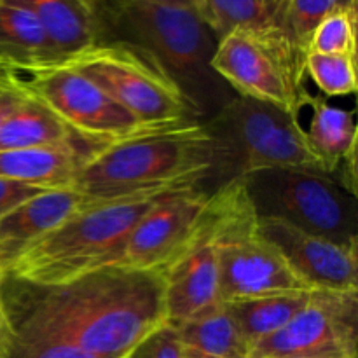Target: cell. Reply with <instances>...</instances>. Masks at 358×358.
I'll use <instances>...</instances> for the list:
<instances>
[{
    "label": "cell",
    "mask_w": 358,
    "mask_h": 358,
    "mask_svg": "<svg viewBox=\"0 0 358 358\" xmlns=\"http://www.w3.org/2000/svg\"><path fill=\"white\" fill-rule=\"evenodd\" d=\"M175 329L185 358H248L250 353V346L224 304Z\"/></svg>",
    "instance_id": "20"
},
{
    "label": "cell",
    "mask_w": 358,
    "mask_h": 358,
    "mask_svg": "<svg viewBox=\"0 0 358 358\" xmlns=\"http://www.w3.org/2000/svg\"><path fill=\"white\" fill-rule=\"evenodd\" d=\"M283 0H276V13H278V7H280V3H282Z\"/></svg>",
    "instance_id": "33"
},
{
    "label": "cell",
    "mask_w": 358,
    "mask_h": 358,
    "mask_svg": "<svg viewBox=\"0 0 358 358\" xmlns=\"http://www.w3.org/2000/svg\"><path fill=\"white\" fill-rule=\"evenodd\" d=\"M358 348V294L311 290L280 331L250 346L248 358H348Z\"/></svg>",
    "instance_id": "11"
},
{
    "label": "cell",
    "mask_w": 358,
    "mask_h": 358,
    "mask_svg": "<svg viewBox=\"0 0 358 358\" xmlns=\"http://www.w3.org/2000/svg\"><path fill=\"white\" fill-rule=\"evenodd\" d=\"M217 168V147L205 122L189 119L147 126L83 157L73 191L96 199L198 187Z\"/></svg>",
    "instance_id": "2"
},
{
    "label": "cell",
    "mask_w": 358,
    "mask_h": 358,
    "mask_svg": "<svg viewBox=\"0 0 358 358\" xmlns=\"http://www.w3.org/2000/svg\"><path fill=\"white\" fill-rule=\"evenodd\" d=\"M357 9L338 10L325 17L311 35L308 52L346 55L357 58Z\"/></svg>",
    "instance_id": "26"
},
{
    "label": "cell",
    "mask_w": 358,
    "mask_h": 358,
    "mask_svg": "<svg viewBox=\"0 0 358 358\" xmlns=\"http://www.w3.org/2000/svg\"><path fill=\"white\" fill-rule=\"evenodd\" d=\"M259 233L308 289L358 294V243H338L266 217H259Z\"/></svg>",
    "instance_id": "14"
},
{
    "label": "cell",
    "mask_w": 358,
    "mask_h": 358,
    "mask_svg": "<svg viewBox=\"0 0 358 358\" xmlns=\"http://www.w3.org/2000/svg\"><path fill=\"white\" fill-rule=\"evenodd\" d=\"M269 2H271V6L275 7V13H276V0H269Z\"/></svg>",
    "instance_id": "34"
},
{
    "label": "cell",
    "mask_w": 358,
    "mask_h": 358,
    "mask_svg": "<svg viewBox=\"0 0 358 358\" xmlns=\"http://www.w3.org/2000/svg\"><path fill=\"white\" fill-rule=\"evenodd\" d=\"M7 358H101L90 353L79 352V350L66 348V346L55 345H35V343H24L16 338V345L10 350Z\"/></svg>",
    "instance_id": "28"
},
{
    "label": "cell",
    "mask_w": 358,
    "mask_h": 358,
    "mask_svg": "<svg viewBox=\"0 0 358 358\" xmlns=\"http://www.w3.org/2000/svg\"><path fill=\"white\" fill-rule=\"evenodd\" d=\"M101 30H119L128 41L156 56L175 77L198 114L220 100V79L210 66L217 42L194 6L149 0H105Z\"/></svg>",
    "instance_id": "4"
},
{
    "label": "cell",
    "mask_w": 358,
    "mask_h": 358,
    "mask_svg": "<svg viewBox=\"0 0 358 358\" xmlns=\"http://www.w3.org/2000/svg\"><path fill=\"white\" fill-rule=\"evenodd\" d=\"M147 192L133 198L98 199L17 252L7 276L24 285L48 289L110 268L138 220L166 194Z\"/></svg>",
    "instance_id": "3"
},
{
    "label": "cell",
    "mask_w": 358,
    "mask_h": 358,
    "mask_svg": "<svg viewBox=\"0 0 358 358\" xmlns=\"http://www.w3.org/2000/svg\"><path fill=\"white\" fill-rule=\"evenodd\" d=\"M87 150L76 145H49L0 150V178L44 191L73 189Z\"/></svg>",
    "instance_id": "16"
},
{
    "label": "cell",
    "mask_w": 358,
    "mask_h": 358,
    "mask_svg": "<svg viewBox=\"0 0 358 358\" xmlns=\"http://www.w3.org/2000/svg\"><path fill=\"white\" fill-rule=\"evenodd\" d=\"M0 269H2V271H6V269H3V268H2V266H0Z\"/></svg>",
    "instance_id": "36"
},
{
    "label": "cell",
    "mask_w": 358,
    "mask_h": 358,
    "mask_svg": "<svg viewBox=\"0 0 358 358\" xmlns=\"http://www.w3.org/2000/svg\"><path fill=\"white\" fill-rule=\"evenodd\" d=\"M357 58L346 55L308 52L306 76L327 96H346L357 91Z\"/></svg>",
    "instance_id": "25"
},
{
    "label": "cell",
    "mask_w": 358,
    "mask_h": 358,
    "mask_svg": "<svg viewBox=\"0 0 358 358\" xmlns=\"http://www.w3.org/2000/svg\"><path fill=\"white\" fill-rule=\"evenodd\" d=\"M105 91L145 126L198 119V110L163 63L128 41H100L58 58Z\"/></svg>",
    "instance_id": "6"
},
{
    "label": "cell",
    "mask_w": 358,
    "mask_h": 358,
    "mask_svg": "<svg viewBox=\"0 0 358 358\" xmlns=\"http://www.w3.org/2000/svg\"><path fill=\"white\" fill-rule=\"evenodd\" d=\"M208 126L217 166L233 168L231 180L261 170H303L327 175L306 142L299 115L276 105L233 96Z\"/></svg>",
    "instance_id": "7"
},
{
    "label": "cell",
    "mask_w": 358,
    "mask_h": 358,
    "mask_svg": "<svg viewBox=\"0 0 358 358\" xmlns=\"http://www.w3.org/2000/svg\"><path fill=\"white\" fill-rule=\"evenodd\" d=\"M210 66L238 96L276 105L292 114L299 115L310 98L304 87L306 58L280 24L224 35L217 41Z\"/></svg>",
    "instance_id": "9"
},
{
    "label": "cell",
    "mask_w": 358,
    "mask_h": 358,
    "mask_svg": "<svg viewBox=\"0 0 358 358\" xmlns=\"http://www.w3.org/2000/svg\"><path fill=\"white\" fill-rule=\"evenodd\" d=\"M310 296L311 292L276 294V296L234 301V303H226L224 306L236 322L245 341L252 346L285 327L306 306Z\"/></svg>",
    "instance_id": "21"
},
{
    "label": "cell",
    "mask_w": 358,
    "mask_h": 358,
    "mask_svg": "<svg viewBox=\"0 0 358 358\" xmlns=\"http://www.w3.org/2000/svg\"><path fill=\"white\" fill-rule=\"evenodd\" d=\"M38 20L58 58L103 41L96 17L83 0H10Z\"/></svg>",
    "instance_id": "17"
},
{
    "label": "cell",
    "mask_w": 358,
    "mask_h": 358,
    "mask_svg": "<svg viewBox=\"0 0 358 358\" xmlns=\"http://www.w3.org/2000/svg\"><path fill=\"white\" fill-rule=\"evenodd\" d=\"M348 358H358V355L357 357H348Z\"/></svg>",
    "instance_id": "37"
},
{
    "label": "cell",
    "mask_w": 358,
    "mask_h": 358,
    "mask_svg": "<svg viewBox=\"0 0 358 358\" xmlns=\"http://www.w3.org/2000/svg\"><path fill=\"white\" fill-rule=\"evenodd\" d=\"M208 199L199 185L161 196L128 234L110 268L163 273L191 243Z\"/></svg>",
    "instance_id": "12"
},
{
    "label": "cell",
    "mask_w": 358,
    "mask_h": 358,
    "mask_svg": "<svg viewBox=\"0 0 358 358\" xmlns=\"http://www.w3.org/2000/svg\"><path fill=\"white\" fill-rule=\"evenodd\" d=\"M304 107L311 108L310 124L303 128L306 142L331 177L336 168L357 150L355 114L315 96L308 98Z\"/></svg>",
    "instance_id": "18"
},
{
    "label": "cell",
    "mask_w": 358,
    "mask_h": 358,
    "mask_svg": "<svg viewBox=\"0 0 358 358\" xmlns=\"http://www.w3.org/2000/svg\"><path fill=\"white\" fill-rule=\"evenodd\" d=\"M149 2H157V3H177V6H192L191 0H149Z\"/></svg>",
    "instance_id": "32"
},
{
    "label": "cell",
    "mask_w": 358,
    "mask_h": 358,
    "mask_svg": "<svg viewBox=\"0 0 358 358\" xmlns=\"http://www.w3.org/2000/svg\"><path fill=\"white\" fill-rule=\"evenodd\" d=\"M41 192H44V189L31 187V185L7 180V178H0V219H3L7 213L13 212L21 203L41 194Z\"/></svg>",
    "instance_id": "29"
},
{
    "label": "cell",
    "mask_w": 358,
    "mask_h": 358,
    "mask_svg": "<svg viewBox=\"0 0 358 358\" xmlns=\"http://www.w3.org/2000/svg\"><path fill=\"white\" fill-rule=\"evenodd\" d=\"M49 145H76L86 150L93 149L80 142L51 110L23 96L20 107L0 126V150Z\"/></svg>",
    "instance_id": "19"
},
{
    "label": "cell",
    "mask_w": 358,
    "mask_h": 358,
    "mask_svg": "<svg viewBox=\"0 0 358 358\" xmlns=\"http://www.w3.org/2000/svg\"><path fill=\"white\" fill-rule=\"evenodd\" d=\"M37 290L41 294L23 318L14 322L20 341L128 358L143 339L166 325L163 275L157 271L103 268Z\"/></svg>",
    "instance_id": "1"
},
{
    "label": "cell",
    "mask_w": 358,
    "mask_h": 358,
    "mask_svg": "<svg viewBox=\"0 0 358 358\" xmlns=\"http://www.w3.org/2000/svg\"><path fill=\"white\" fill-rule=\"evenodd\" d=\"M128 358H185L180 338L173 325H163L143 339Z\"/></svg>",
    "instance_id": "27"
},
{
    "label": "cell",
    "mask_w": 358,
    "mask_h": 358,
    "mask_svg": "<svg viewBox=\"0 0 358 358\" xmlns=\"http://www.w3.org/2000/svg\"><path fill=\"white\" fill-rule=\"evenodd\" d=\"M194 9L217 41L234 30H257L278 24L269 0H198Z\"/></svg>",
    "instance_id": "23"
},
{
    "label": "cell",
    "mask_w": 358,
    "mask_h": 358,
    "mask_svg": "<svg viewBox=\"0 0 358 358\" xmlns=\"http://www.w3.org/2000/svg\"><path fill=\"white\" fill-rule=\"evenodd\" d=\"M259 217L280 219L338 243H358V205L329 175L261 170L241 177Z\"/></svg>",
    "instance_id": "10"
},
{
    "label": "cell",
    "mask_w": 358,
    "mask_h": 358,
    "mask_svg": "<svg viewBox=\"0 0 358 358\" xmlns=\"http://www.w3.org/2000/svg\"><path fill=\"white\" fill-rule=\"evenodd\" d=\"M94 201L98 199L73 189H65L44 191L21 203L0 219V266L7 273V264L17 252L51 233L59 224Z\"/></svg>",
    "instance_id": "15"
},
{
    "label": "cell",
    "mask_w": 358,
    "mask_h": 358,
    "mask_svg": "<svg viewBox=\"0 0 358 358\" xmlns=\"http://www.w3.org/2000/svg\"><path fill=\"white\" fill-rule=\"evenodd\" d=\"M192 2V6H196V3H198V0H191Z\"/></svg>",
    "instance_id": "35"
},
{
    "label": "cell",
    "mask_w": 358,
    "mask_h": 358,
    "mask_svg": "<svg viewBox=\"0 0 358 358\" xmlns=\"http://www.w3.org/2000/svg\"><path fill=\"white\" fill-rule=\"evenodd\" d=\"M6 278L7 273L0 269V358H7L10 350L16 345V327H14L13 315H10L2 292V285Z\"/></svg>",
    "instance_id": "30"
},
{
    "label": "cell",
    "mask_w": 358,
    "mask_h": 358,
    "mask_svg": "<svg viewBox=\"0 0 358 358\" xmlns=\"http://www.w3.org/2000/svg\"><path fill=\"white\" fill-rule=\"evenodd\" d=\"M357 9V0H283L276 20L294 48L306 58L311 35L318 24L338 10Z\"/></svg>",
    "instance_id": "24"
},
{
    "label": "cell",
    "mask_w": 358,
    "mask_h": 358,
    "mask_svg": "<svg viewBox=\"0 0 358 358\" xmlns=\"http://www.w3.org/2000/svg\"><path fill=\"white\" fill-rule=\"evenodd\" d=\"M163 296L166 324L196 320L222 306L217 266V208L210 194L191 243L164 269Z\"/></svg>",
    "instance_id": "13"
},
{
    "label": "cell",
    "mask_w": 358,
    "mask_h": 358,
    "mask_svg": "<svg viewBox=\"0 0 358 358\" xmlns=\"http://www.w3.org/2000/svg\"><path fill=\"white\" fill-rule=\"evenodd\" d=\"M0 80L51 110L80 142L93 149L147 128L101 87L58 58L0 62Z\"/></svg>",
    "instance_id": "8"
},
{
    "label": "cell",
    "mask_w": 358,
    "mask_h": 358,
    "mask_svg": "<svg viewBox=\"0 0 358 358\" xmlns=\"http://www.w3.org/2000/svg\"><path fill=\"white\" fill-rule=\"evenodd\" d=\"M23 101V96H21L17 91H14L13 87L7 86L6 83L0 80V126L6 122V119L16 110L17 107Z\"/></svg>",
    "instance_id": "31"
},
{
    "label": "cell",
    "mask_w": 358,
    "mask_h": 358,
    "mask_svg": "<svg viewBox=\"0 0 358 358\" xmlns=\"http://www.w3.org/2000/svg\"><path fill=\"white\" fill-rule=\"evenodd\" d=\"M217 208V266L222 303L311 292L285 259L259 233V215L241 178L212 194Z\"/></svg>",
    "instance_id": "5"
},
{
    "label": "cell",
    "mask_w": 358,
    "mask_h": 358,
    "mask_svg": "<svg viewBox=\"0 0 358 358\" xmlns=\"http://www.w3.org/2000/svg\"><path fill=\"white\" fill-rule=\"evenodd\" d=\"M55 48L37 17L10 0H0V62L56 59Z\"/></svg>",
    "instance_id": "22"
}]
</instances>
